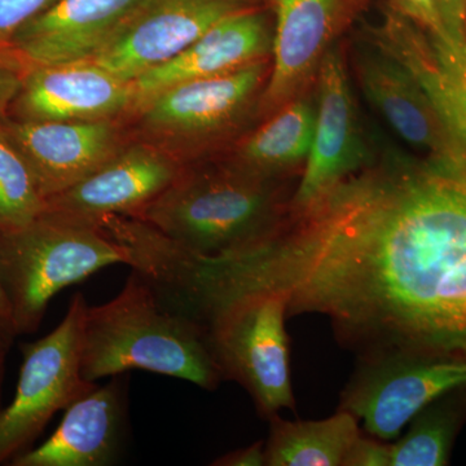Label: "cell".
Returning a JSON list of instances; mask_svg holds the SVG:
<instances>
[{"label":"cell","instance_id":"6da1fadb","mask_svg":"<svg viewBox=\"0 0 466 466\" xmlns=\"http://www.w3.org/2000/svg\"><path fill=\"white\" fill-rule=\"evenodd\" d=\"M81 367L90 382L137 370L204 390L223 380L201 325L168 306L134 269L115 299L86 308Z\"/></svg>","mask_w":466,"mask_h":466},{"label":"cell","instance_id":"7a4b0ae2","mask_svg":"<svg viewBox=\"0 0 466 466\" xmlns=\"http://www.w3.org/2000/svg\"><path fill=\"white\" fill-rule=\"evenodd\" d=\"M289 200L284 180L259 177L226 162L182 168L134 219L198 256L217 257L267 235L287 213Z\"/></svg>","mask_w":466,"mask_h":466},{"label":"cell","instance_id":"3957f363","mask_svg":"<svg viewBox=\"0 0 466 466\" xmlns=\"http://www.w3.org/2000/svg\"><path fill=\"white\" fill-rule=\"evenodd\" d=\"M131 265L130 250L97 227L43 211L20 231L0 236V280L17 337L41 327L48 303L101 268Z\"/></svg>","mask_w":466,"mask_h":466},{"label":"cell","instance_id":"277c9868","mask_svg":"<svg viewBox=\"0 0 466 466\" xmlns=\"http://www.w3.org/2000/svg\"><path fill=\"white\" fill-rule=\"evenodd\" d=\"M287 317L284 296L256 290L213 303L198 318L223 380L240 383L267 420L294 410Z\"/></svg>","mask_w":466,"mask_h":466},{"label":"cell","instance_id":"5b68a950","mask_svg":"<svg viewBox=\"0 0 466 466\" xmlns=\"http://www.w3.org/2000/svg\"><path fill=\"white\" fill-rule=\"evenodd\" d=\"M87 300L70 299L63 321L47 336L24 343L14 400L0 410V465L26 452L58 410L96 388L82 375L81 336Z\"/></svg>","mask_w":466,"mask_h":466},{"label":"cell","instance_id":"8992f818","mask_svg":"<svg viewBox=\"0 0 466 466\" xmlns=\"http://www.w3.org/2000/svg\"><path fill=\"white\" fill-rule=\"evenodd\" d=\"M355 64L367 99L404 142L431 155L466 148V99L450 78L428 84L385 45Z\"/></svg>","mask_w":466,"mask_h":466},{"label":"cell","instance_id":"52a82bcc","mask_svg":"<svg viewBox=\"0 0 466 466\" xmlns=\"http://www.w3.org/2000/svg\"><path fill=\"white\" fill-rule=\"evenodd\" d=\"M466 385V359L392 351L359 358L339 410L361 420L370 437L398 440L429 403Z\"/></svg>","mask_w":466,"mask_h":466},{"label":"cell","instance_id":"ba28073f","mask_svg":"<svg viewBox=\"0 0 466 466\" xmlns=\"http://www.w3.org/2000/svg\"><path fill=\"white\" fill-rule=\"evenodd\" d=\"M265 5L256 0H144L94 56L126 82L182 54L223 18Z\"/></svg>","mask_w":466,"mask_h":466},{"label":"cell","instance_id":"9c48e42d","mask_svg":"<svg viewBox=\"0 0 466 466\" xmlns=\"http://www.w3.org/2000/svg\"><path fill=\"white\" fill-rule=\"evenodd\" d=\"M271 61L162 91L142 109V127L168 144L207 143L236 127L259 100Z\"/></svg>","mask_w":466,"mask_h":466},{"label":"cell","instance_id":"30bf717a","mask_svg":"<svg viewBox=\"0 0 466 466\" xmlns=\"http://www.w3.org/2000/svg\"><path fill=\"white\" fill-rule=\"evenodd\" d=\"M367 0H274L271 67L258 100L271 116L315 84L325 55Z\"/></svg>","mask_w":466,"mask_h":466},{"label":"cell","instance_id":"8fae6325","mask_svg":"<svg viewBox=\"0 0 466 466\" xmlns=\"http://www.w3.org/2000/svg\"><path fill=\"white\" fill-rule=\"evenodd\" d=\"M315 84L318 94L314 137L300 182L290 196L289 211L314 204L373 157L359 124L348 67L336 46L325 55Z\"/></svg>","mask_w":466,"mask_h":466},{"label":"cell","instance_id":"7c38bea8","mask_svg":"<svg viewBox=\"0 0 466 466\" xmlns=\"http://www.w3.org/2000/svg\"><path fill=\"white\" fill-rule=\"evenodd\" d=\"M182 167L165 150L124 148L82 182L46 201V210L70 222L97 227L106 217L134 218L177 179Z\"/></svg>","mask_w":466,"mask_h":466},{"label":"cell","instance_id":"4fadbf2b","mask_svg":"<svg viewBox=\"0 0 466 466\" xmlns=\"http://www.w3.org/2000/svg\"><path fill=\"white\" fill-rule=\"evenodd\" d=\"M134 87L90 60L27 69L7 116L27 122L106 121L134 110Z\"/></svg>","mask_w":466,"mask_h":466},{"label":"cell","instance_id":"5bb4252c","mask_svg":"<svg viewBox=\"0 0 466 466\" xmlns=\"http://www.w3.org/2000/svg\"><path fill=\"white\" fill-rule=\"evenodd\" d=\"M0 125L46 201L90 177L122 150L113 119L27 122L5 116Z\"/></svg>","mask_w":466,"mask_h":466},{"label":"cell","instance_id":"9a60e30c","mask_svg":"<svg viewBox=\"0 0 466 466\" xmlns=\"http://www.w3.org/2000/svg\"><path fill=\"white\" fill-rule=\"evenodd\" d=\"M268 5L229 15L182 54L131 82L134 110L184 82L211 78L271 57L274 23Z\"/></svg>","mask_w":466,"mask_h":466},{"label":"cell","instance_id":"2e32d148","mask_svg":"<svg viewBox=\"0 0 466 466\" xmlns=\"http://www.w3.org/2000/svg\"><path fill=\"white\" fill-rule=\"evenodd\" d=\"M121 376L112 377L106 385L96 386L70 404L54 434L12 460L11 465H112L121 453L127 420Z\"/></svg>","mask_w":466,"mask_h":466},{"label":"cell","instance_id":"e0dca14e","mask_svg":"<svg viewBox=\"0 0 466 466\" xmlns=\"http://www.w3.org/2000/svg\"><path fill=\"white\" fill-rule=\"evenodd\" d=\"M144 0H57L15 35L11 47L33 66L94 56Z\"/></svg>","mask_w":466,"mask_h":466},{"label":"cell","instance_id":"ac0fdd59","mask_svg":"<svg viewBox=\"0 0 466 466\" xmlns=\"http://www.w3.org/2000/svg\"><path fill=\"white\" fill-rule=\"evenodd\" d=\"M308 92L267 118L228 162L268 179L285 180L305 167L317 121V97Z\"/></svg>","mask_w":466,"mask_h":466},{"label":"cell","instance_id":"d6986e66","mask_svg":"<svg viewBox=\"0 0 466 466\" xmlns=\"http://www.w3.org/2000/svg\"><path fill=\"white\" fill-rule=\"evenodd\" d=\"M268 421L267 466H343L361 434L358 420L342 410L325 420L287 421L276 415Z\"/></svg>","mask_w":466,"mask_h":466},{"label":"cell","instance_id":"ffe728a7","mask_svg":"<svg viewBox=\"0 0 466 466\" xmlns=\"http://www.w3.org/2000/svg\"><path fill=\"white\" fill-rule=\"evenodd\" d=\"M466 422V385L420 410L400 440L391 443L390 466H443Z\"/></svg>","mask_w":466,"mask_h":466},{"label":"cell","instance_id":"44dd1931","mask_svg":"<svg viewBox=\"0 0 466 466\" xmlns=\"http://www.w3.org/2000/svg\"><path fill=\"white\" fill-rule=\"evenodd\" d=\"M45 208L25 159L0 125V236L25 228Z\"/></svg>","mask_w":466,"mask_h":466},{"label":"cell","instance_id":"7402d4cb","mask_svg":"<svg viewBox=\"0 0 466 466\" xmlns=\"http://www.w3.org/2000/svg\"><path fill=\"white\" fill-rule=\"evenodd\" d=\"M392 11L407 18L431 39L441 64L451 76L460 79L464 55L451 35L441 0H391Z\"/></svg>","mask_w":466,"mask_h":466},{"label":"cell","instance_id":"603a6c76","mask_svg":"<svg viewBox=\"0 0 466 466\" xmlns=\"http://www.w3.org/2000/svg\"><path fill=\"white\" fill-rule=\"evenodd\" d=\"M57 0H0V46L8 47L27 23Z\"/></svg>","mask_w":466,"mask_h":466},{"label":"cell","instance_id":"cb8c5ba5","mask_svg":"<svg viewBox=\"0 0 466 466\" xmlns=\"http://www.w3.org/2000/svg\"><path fill=\"white\" fill-rule=\"evenodd\" d=\"M29 67L11 46H0V119L7 116Z\"/></svg>","mask_w":466,"mask_h":466},{"label":"cell","instance_id":"d4e9b609","mask_svg":"<svg viewBox=\"0 0 466 466\" xmlns=\"http://www.w3.org/2000/svg\"><path fill=\"white\" fill-rule=\"evenodd\" d=\"M391 443L359 435L346 456L343 466H390Z\"/></svg>","mask_w":466,"mask_h":466},{"label":"cell","instance_id":"484cf974","mask_svg":"<svg viewBox=\"0 0 466 466\" xmlns=\"http://www.w3.org/2000/svg\"><path fill=\"white\" fill-rule=\"evenodd\" d=\"M214 466H265V441L233 450L211 462Z\"/></svg>","mask_w":466,"mask_h":466},{"label":"cell","instance_id":"4316f807","mask_svg":"<svg viewBox=\"0 0 466 466\" xmlns=\"http://www.w3.org/2000/svg\"><path fill=\"white\" fill-rule=\"evenodd\" d=\"M0 337L9 342L14 341L17 337L11 305H9L2 280H0Z\"/></svg>","mask_w":466,"mask_h":466},{"label":"cell","instance_id":"83f0119b","mask_svg":"<svg viewBox=\"0 0 466 466\" xmlns=\"http://www.w3.org/2000/svg\"><path fill=\"white\" fill-rule=\"evenodd\" d=\"M462 50H464V70H462L459 85H461V82L466 79V0L464 3V9H462Z\"/></svg>","mask_w":466,"mask_h":466},{"label":"cell","instance_id":"f1b7e54d","mask_svg":"<svg viewBox=\"0 0 466 466\" xmlns=\"http://www.w3.org/2000/svg\"><path fill=\"white\" fill-rule=\"evenodd\" d=\"M9 348H11V345H5L0 348V394H2L3 377H5V360H7Z\"/></svg>","mask_w":466,"mask_h":466},{"label":"cell","instance_id":"f546056e","mask_svg":"<svg viewBox=\"0 0 466 466\" xmlns=\"http://www.w3.org/2000/svg\"><path fill=\"white\" fill-rule=\"evenodd\" d=\"M443 2H446V5H455L453 3H456V5H462L464 3V0H443Z\"/></svg>","mask_w":466,"mask_h":466},{"label":"cell","instance_id":"4dcf8cb0","mask_svg":"<svg viewBox=\"0 0 466 466\" xmlns=\"http://www.w3.org/2000/svg\"><path fill=\"white\" fill-rule=\"evenodd\" d=\"M11 343L12 342L5 341V339H3L2 337H0V348H2V346L11 345Z\"/></svg>","mask_w":466,"mask_h":466},{"label":"cell","instance_id":"1f68e13d","mask_svg":"<svg viewBox=\"0 0 466 466\" xmlns=\"http://www.w3.org/2000/svg\"><path fill=\"white\" fill-rule=\"evenodd\" d=\"M256 2L262 3V5H269V3L274 2V0H256Z\"/></svg>","mask_w":466,"mask_h":466},{"label":"cell","instance_id":"d6a6232c","mask_svg":"<svg viewBox=\"0 0 466 466\" xmlns=\"http://www.w3.org/2000/svg\"><path fill=\"white\" fill-rule=\"evenodd\" d=\"M460 87H461V90L464 91V94L466 96V79H465V81L461 82V85H460Z\"/></svg>","mask_w":466,"mask_h":466}]
</instances>
